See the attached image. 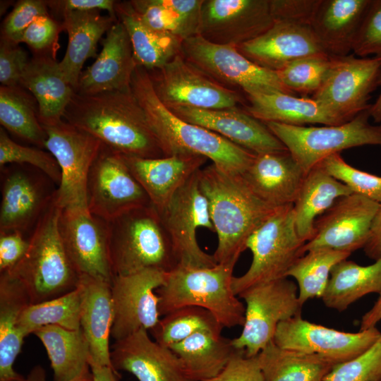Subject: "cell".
Wrapping results in <instances>:
<instances>
[{
	"mask_svg": "<svg viewBox=\"0 0 381 381\" xmlns=\"http://www.w3.org/2000/svg\"><path fill=\"white\" fill-rule=\"evenodd\" d=\"M63 119L121 155L165 157L131 87L90 95L75 92Z\"/></svg>",
	"mask_w": 381,
	"mask_h": 381,
	"instance_id": "6da1fadb",
	"label": "cell"
},
{
	"mask_svg": "<svg viewBox=\"0 0 381 381\" xmlns=\"http://www.w3.org/2000/svg\"><path fill=\"white\" fill-rule=\"evenodd\" d=\"M131 87L165 157L200 155L222 170L236 174L243 173L252 163L255 156L253 152L173 114L155 94L145 68L137 66Z\"/></svg>",
	"mask_w": 381,
	"mask_h": 381,
	"instance_id": "7a4b0ae2",
	"label": "cell"
},
{
	"mask_svg": "<svg viewBox=\"0 0 381 381\" xmlns=\"http://www.w3.org/2000/svg\"><path fill=\"white\" fill-rule=\"evenodd\" d=\"M198 178L217 235L213 254L217 263L238 258L250 235L278 208L258 198L241 174L225 171L214 164L201 168Z\"/></svg>",
	"mask_w": 381,
	"mask_h": 381,
	"instance_id": "3957f363",
	"label": "cell"
},
{
	"mask_svg": "<svg viewBox=\"0 0 381 381\" xmlns=\"http://www.w3.org/2000/svg\"><path fill=\"white\" fill-rule=\"evenodd\" d=\"M238 259L208 267L178 264L167 272L164 284L156 291L161 316L180 308L195 306L209 310L223 327L243 326L245 306L232 289Z\"/></svg>",
	"mask_w": 381,
	"mask_h": 381,
	"instance_id": "277c9868",
	"label": "cell"
},
{
	"mask_svg": "<svg viewBox=\"0 0 381 381\" xmlns=\"http://www.w3.org/2000/svg\"><path fill=\"white\" fill-rule=\"evenodd\" d=\"M61 210L54 197L32 231L25 255L7 272L23 285L30 304L70 293L80 282V276L70 260L60 234Z\"/></svg>",
	"mask_w": 381,
	"mask_h": 381,
	"instance_id": "5b68a950",
	"label": "cell"
},
{
	"mask_svg": "<svg viewBox=\"0 0 381 381\" xmlns=\"http://www.w3.org/2000/svg\"><path fill=\"white\" fill-rule=\"evenodd\" d=\"M108 225L114 277L150 269L169 272L179 264L161 215L152 204L128 211Z\"/></svg>",
	"mask_w": 381,
	"mask_h": 381,
	"instance_id": "8992f818",
	"label": "cell"
},
{
	"mask_svg": "<svg viewBox=\"0 0 381 381\" xmlns=\"http://www.w3.org/2000/svg\"><path fill=\"white\" fill-rule=\"evenodd\" d=\"M296 231L294 205L277 210L249 237L246 248L253 255L246 273L234 277L232 289L236 295L262 283L287 278V272L303 256L304 245Z\"/></svg>",
	"mask_w": 381,
	"mask_h": 381,
	"instance_id": "52a82bcc",
	"label": "cell"
},
{
	"mask_svg": "<svg viewBox=\"0 0 381 381\" xmlns=\"http://www.w3.org/2000/svg\"><path fill=\"white\" fill-rule=\"evenodd\" d=\"M370 109L339 125L306 127L272 121L264 123L307 174L323 159L341 150L368 145L381 146V125L369 123Z\"/></svg>",
	"mask_w": 381,
	"mask_h": 381,
	"instance_id": "ba28073f",
	"label": "cell"
},
{
	"mask_svg": "<svg viewBox=\"0 0 381 381\" xmlns=\"http://www.w3.org/2000/svg\"><path fill=\"white\" fill-rule=\"evenodd\" d=\"M181 54L210 78L222 85L238 87L247 96L274 92L295 95L275 71L253 63L236 47L214 44L198 35L183 40Z\"/></svg>",
	"mask_w": 381,
	"mask_h": 381,
	"instance_id": "9c48e42d",
	"label": "cell"
},
{
	"mask_svg": "<svg viewBox=\"0 0 381 381\" xmlns=\"http://www.w3.org/2000/svg\"><path fill=\"white\" fill-rule=\"evenodd\" d=\"M246 303L240 335L231 339L236 349L257 356L273 341L278 325L301 315L297 285L284 278L251 286L238 295Z\"/></svg>",
	"mask_w": 381,
	"mask_h": 381,
	"instance_id": "30bf717a",
	"label": "cell"
},
{
	"mask_svg": "<svg viewBox=\"0 0 381 381\" xmlns=\"http://www.w3.org/2000/svg\"><path fill=\"white\" fill-rule=\"evenodd\" d=\"M43 127L47 135L45 147L54 157L61 170L56 203L61 210H88L87 176L102 143L64 120Z\"/></svg>",
	"mask_w": 381,
	"mask_h": 381,
	"instance_id": "8fae6325",
	"label": "cell"
},
{
	"mask_svg": "<svg viewBox=\"0 0 381 381\" xmlns=\"http://www.w3.org/2000/svg\"><path fill=\"white\" fill-rule=\"evenodd\" d=\"M86 195L88 211L107 222L151 205L121 155L103 144L90 167Z\"/></svg>",
	"mask_w": 381,
	"mask_h": 381,
	"instance_id": "7c38bea8",
	"label": "cell"
},
{
	"mask_svg": "<svg viewBox=\"0 0 381 381\" xmlns=\"http://www.w3.org/2000/svg\"><path fill=\"white\" fill-rule=\"evenodd\" d=\"M381 85V57H333L332 66L312 99L348 122L369 109L370 94Z\"/></svg>",
	"mask_w": 381,
	"mask_h": 381,
	"instance_id": "4fadbf2b",
	"label": "cell"
},
{
	"mask_svg": "<svg viewBox=\"0 0 381 381\" xmlns=\"http://www.w3.org/2000/svg\"><path fill=\"white\" fill-rule=\"evenodd\" d=\"M155 94L167 107L204 109L236 107L241 97L188 62L181 53L160 68L147 71Z\"/></svg>",
	"mask_w": 381,
	"mask_h": 381,
	"instance_id": "5bb4252c",
	"label": "cell"
},
{
	"mask_svg": "<svg viewBox=\"0 0 381 381\" xmlns=\"http://www.w3.org/2000/svg\"><path fill=\"white\" fill-rule=\"evenodd\" d=\"M198 171L176 191L160 215L179 264L208 267L217 263L213 255L201 249L196 231L200 227L214 232V229L207 200L199 186Z\"/></svg>",
	"mask_w": 381,
	"mask_h": 381,
	"instance_id": "9a60e30c",
	"label": "cell"
},
{
	"mask_svg": "<svg viewBox=\"0 0 381 381\" xmlns=\"http://www.w3.org/2000/svg\"><path fill=\"white\" fill-rule=\"evenodd\" d=\"M29 167H1L0 233L25 234L33 230L55 197L57 189L49 184L53 181L42 171L36 173L39 169Z\"/></svg>",
	"mask_w": 381,
	"mask_h": 381,
	"instance_id": "2e32d148",
	"label": "cell"
},
{
	"mask_svg": "<svg viewBox=\"0 0 381 381\" xmlns=\"http://www.w3.org/2000/svg\"><path fill=\"white\" fill-rule=\"evenodd\" d=\"M380 336L375 327L346 332L310 322L298 315L278 325L273 341L280 348L318 354L339 363L361 354Z\"/></svg>",
	"mask_w": 381,
	"mask_h": 381,
	"instance_id": "e0dca14e",
	"label": "cell"
},
{
	"mask_svg": "<svg viewBox=\"0 0 381 381\" xmlns=\"http://www.w3.org/2000/svg\"><path fill=\"white\" fill-rule=\"evenodd\" d=\"M167 272L145 270L114 276L111 284L114 320L111 337L121 339L141 329L152 330L160 320L157 289L164 284Z\"/></svg>",
	"mask_w": 381,
	"mask_h": 381,
	"instance_id": "ac0fdd59",
	"label": "cell"
},
{
	"mask_svg": "<svg viewBox=\"0 0 381 381\" xmlns=\"http://www.w3.org/2000/svg\"><path fill=\"white\" fill-rule=\"evenodd\" d=\"M380 206L356 193L337 199L315 219L313 236L305 243L304 252L325 248L351 253L364 248Z\"/></svg>",
	"mask_w": 381,
	"mask_h": 381,
	"instance_id": "d6986e66",
	"label": "cell"
},
{
	"mask_svg": "<svg viewBox=\"0 0 381 381\" xmlns=\"http://www.w3.org/2000/svg\"><path fill=\"white\" fill-rule=\"evenodd\" d=\"M273 23L270 0H204L198 35L214 44L237 47Z\"/></svg>",
	"mask_w": 381,
	"mask_h": 381,
	"instance_id": "ffe728a7",
	"label": "cell"
},
{
	"mask_svg": "<svg viewBox=\"0 0 381 381\" xmlns=\"http://www.w3.org/2000/svg\"><path fill=\"white\" fill-rule=\"evenodd\" d=\"M59 228L66 253L79 275L111 283L108 222L87 210L64 209Z\"/></svg>",
	"mask_w": 381,
	"mask_h": 381,
	"instance_id": "44dd1931",
	"label": "cell"
},
{
	"mask_svg": "<svg viewBox=\"0 0 381 381\" xmlns=\"http://www.w3.org/2000/svg\"><path fill=\"white\" fill-rule=\"evenodd\" d=\"M181 119L210 130L255 155L288 150L266 125L239 108L167 107Z\"/></svg>",
	"mask_w": 381,
	"mask_h": 381,
	"instance_id": "7402d4cb",
	"label": "cell"
},
{
	"mask_svg": "<svg viewBox=\"0 0 381 381\" xmlns=\"http://www.w3.org/2000/svg\"><path fill=\"white\" fill-rule=\"evenodd\" d=\"M110 358L116 372L126 371L138 381H194L172 350L151 339L144 329L115 341Z\"/></svg>",
	"mask_w": 381,
	"mask_h": 381,
	"instance_id": "603a6c76",
	"label": "cell"
},
{
	"mask_svg": "<svg viewBox=\"0 0 381 381\" xmlns=\"http://www.w3.org/2000/svg\"><path fill=\"white\" fill-rule=\"evenodd\" d=\"M236 48L253 63L275 72L299 59L325 54L309 24L286 21H274L265 32Z\"/></svg>",
	"mask_w": 381,
	"mask_h": 381,
	"instance_id": "cb8c5ba5",
	"label": "cell"
},
{
	"mask_svg": "<svg viewBox=\"0 0 381 381\" xmlns=\"http://www.w3.org/2000/svg\"><path fill=\"white\" fill-rule=\"evenodd\" d=\"M95 61L80 73L75 92L90 95L108 91L131 90L137 67L128 34L119 20L102 40Z\"/></svg>",
	"mask_w": 381,
	"mask_h": 381,
	"instance_id": "d4e9b609",
	"label": "cell"
},
{
	"mask_svg": "<svg viewBox=\"0 0 381 381\" xmlns=\"http://www.w3.org/2000/svg\"><path fill=\"white\" fill-rule=\"evenodd\" d=\"M151 204L161 214L176 191L208 159L191 154H177L160 158H143L121 155Z\"/></svg>",
	"mask_w": 381,
	"mask_h": 381,
	"instance_id": "484cf974",
	"label": "cell"
},
{
	"mask_svg": "<svg viewBox=\"0 0 381 381\" xmlns=\"http://www.w3.org/2000/svg\"><path fill=\"white\" fill-rule=\"evenodd\" d=\"M306 173L289 150L255 155L241 174L252 192L274 208L294 205Z\"/></svg>",
	"mask_w": 381,
	"mask_h": 381,
	"instance_id": "4316f807",
	"label": "cell"
},
{
	"mask_svg": "<svg viewBox=\"0 0 381 381\" xmlns=\"http://www.w3.org/2000/svg\"><path fill=\"white\" fill-rule=\"evenodd\" d=\"M372 0H320L310 27L322 48L332 57L352 52L353 43Z\"/></svg>",
	"mask_w": 381,
	"mask_h": 381,
	"instance_id": "83f0119b",
	"label": "cell"
},
{
	"mask_svg": "<svg viewBox=\"0 0 381 381\" xmlns=\"http://www.w3.org/2000/svg\"><path fill=\"white\" fill-rule=\"evenodd\" d=\"M111 284L82 275L79 286L82 298L80 329L89 344L90 361L113 368L109 346L114 320Z\"/></svg>",
	"mask_w": 381,
	"mask_h": 381,
	"instance_id": "f1b7e54d",
	"label": "cell"
},
{
	"mask_svg": "<svg viewBox=\"0 0 381 381\" xmlns=\"http://www.w3.org/2000/svg\"><path fill=\"white\" fill-rule=\"evenodd\" d=\"M61 17L68 42L59 67L64 78L75 90L85 62L97 56L99 40L118 19L102 15L100 10L68 11Z\"/></svg>",
	"mask_w": 381,
	"mask_h": 381,
	"instance_id": "f546056e",
	"label": "cell"
},
{
	"mask_svg": "<svg viewBox=\"0 0 381 381\" xmlns=\"http://www.w3.org/2000/svg\"><path fill=\"white\" fill-rule=\"evenodd\" d=\"M19 85L37 100L38 118L42 126H54L64 120L75 90L64 78L56 59L34 56L25 67Z\"/></svg>",
	"mask_w": 381,
	"mask_h": 381,
	"instance_id": "4dcf8cb0",
	"label": "cell"
},
{
	"mask_svg": "<svg viewBox=\"0 0 381 381\" xmlns=\"http://www.w3.org/2000/svg\"><path fill=\"white\" fill-rule=\"evenodd\" d=\"M30 304L21 282L7 272L0 274V381H27L14 370L25 336L19 327L23 311Z\"/></svg>",
	"mask_w": 381,
	"mask_h": 381,
	"instance_id": "1f68e13d",
	"label": "cell"
},
{
	"mask_svg": "<svg viewBox=\"0 0 381 381\" xmlns=\"http://www.w3.org/2000/svg\"><path fill=\"white\" fill-rule=\"evenodd\" d=\"M32 334L45 348L54 381H92L90 347L81 329L47 325Z\"/></svg>",
	"mask_w": 381,
	"mask_h": 381,
	"instance_id": "d6a6232c",
	"label": "cell"
},
{
	"mask_svg": "<svg viewBox=\"0 0 381 381\" xmlns=\"http://www.w3.org/2000/svg\"><path fill=\"white\" fill-rule=\"evenodd\" d=\"M248 99L249 104L246 106L245 111L263 123L272 121L291 126H333L346 123L312 98L274 92L248 96Z\"/></svg>",
	"mask_w": 381,
	"mask_h": 381,
	"instance_id": "836d02e7",
	"label": "cell"
},
{
	"mask_svg": "<svg viewBox=\"0 0 381 381\" xmlns=\"http://www.w3.org/2000/svg\"><path fill=\"white\" fill-rule=\"evenodd\" d=\"M115 13L128 34L137 66L158 69L181 53L183 40L147 25L129 1H116Z\"/></svg>",
	"mask_w": 381,
	"mask_h": 381,
	"instance_id": "e575fe53",
	"label": "cell"
},
{
	"mask_svg": "<svg viewBox=\"0 0 381 381\" xmlns=\"http://www.w3.org/2000/svg\"><path fill=\"white\" fill-rule=\"evenodd\" d=\"M350 188L329 175L320 164L306 174L294 203L295 224L304 242L313 236L315 219L329 209L335 201L352 194Z\"/></svg>",
	"mask_w": 381,
	"mask_h": 381,
	"instance_id": "d590c367",
	"label": "cell"
},
{
	"mask_svg": "<svg viewBox=\"0 0 381 381\" xmlns=\"http://www.w3.org/2000/svg\"><path fill=\"white\" fill-rule=\"evenodd\" d=\"M169 349L194 381H205L217 376L237 350L231 339L207 331L197 332Z\"/></svg>",
	"mask_w": 381,
	"mask_h": 381,
	"instance_id": "8d00e7d4",
	"label": "cell"
},
{
	"mask_svg": "<svg viewBox=\"0 0 381 381\" xmlns=\"http://www.w3.org/2000/svg\"><path fill=\"white\" fill-rule=\"evenodd\" d=\"M380 292L381 258L367 266L346 259L332 267L321 298L327 307L344 311L363 296Z\"/></svg>",
	"mask_w": 381,
	"mask_h": 381,
	"instance_id": "74e56055",
	"label": "cell"
},
{
	"mask_svg": "<svg viewBox=\"0 0 381 381\" xmlns=\"http://www.w3.org/2000/svg\"><path fill=\"white\" fill-rule=\"evenodd\" d=\"M257 358L263 381H323L337 364L318 354L280 348L273 341Z\"/></svg>",
	"mask_w": 381,
	"mask_h": 381,
	"instance_id": "f35d334b",
	"label": "cell"
},
{
	"mask_svg": "<svg viewBox=\"0 0 381 381\" xmlns=\"http://www.w3.org/2000/svg\"><path fill=\"white\" fill-rule=\"evenodd\" d=\"M204 0H131L140 19L151 28L183 40L199 33Z\"/></svg>",
	"mask_w": 381,
	"mask_h": 381,
	"instance_id": "ab89813d",
	"label": "cell"
},
{
	"mask_svg": "<svg viewBox=\"0 0 381 381\" xmlns=\"http://www.w3.org/2000/svg\"><path fill=\"white\" fill-rule=\"evenodd\" d=\"M0 123L18 137L39 148H46L47 135L39 121L37 100L20 85H1Z\"/></svg>",
	"mask_w": 381,
	"mask_h": 381,
	"instance_id": "60d3db41",
	"label": "cell"
},
{
	"mask_svg": "<svg viewBox=\"0 0 381 381\" xmlns=\"http://www.w3.org/2000/svg\"><path fill=\"white\" fill-rule=\"evenodd\" d=\"M81 289L36 304H30L22 313L19 327L27 337L44 326L55 325L67 329H80Z\"/></svg>",
	"mask_w": 381,
	"mask_h": 381,
	"instance_id": "b9f144b4",
	"label": "cell"
},
{
	"mask_svg": "<svg viewBox=\"0 0 381 381\" xmlns=\"http://www.w3.org/2000/svg\"><path fill=\"white\" fill-rule=\"evenodd\" d=\"M350 255L322 248L308 251L296 261L286 276L297 282L298 299L302 306L309 299L322 298L332 267Z\"/></svg>",
	"mask_w": 381,
	"mask_h": 381,
	"instance_id": "7bdbcfd3",
	"label": "cell"
},
{
	"mask_svg": "<svg viewBox=\"0 0 381 381\" xmlns=\"http://www.w3.org/2000/svg\"><path fill=\"white\" fill-rule=\"evenodd\" d=\"M223 328L209 310L186 306L163 315L150 332L157 343L169 348L197 332L207 331L221 334Z\"/></svg>",
	"mask_w": 381,
	"mask_h": 381,
	"instance_id": "ee69618b",
	"label": "cell"
},
{
	"mask_svg": "<svg viewBox=\"0 0 381 381\" xmlns=\"http://www.w3.org/2000/svg\"><path fill=\"white\" fill-rule=\"evenodd\" d=\"M332 61L333 57L326 54H315L296 60L276 73L294 94L313 95L324 82Z\"/></svg>",
	"mask_w": 381,
	"mask_h": 381,
	"instance_id": "f6af8a7d",
	"label": "cell"
},
{
	"mask_svg": "<svg viewBox=\"0 0 381 381\" xmlns=\"http://www.w3.org/2000/svg\"><path fill=\"white\" fill-rule=\"evenodd\" d=\"M8 164L33 167L48 176L56 185L61 181V170L54 157L39 147L21 145L9 138L3 127L0 128V166Z\"/></svg>",
	"mask_w": 381,
	"mask_h": 381,
	"instance_id": "bcb514c9",
	"label": "cell"
},
{
	"mask_svg": "<svg viewBox=\"0 0 381 381\" xmlns=\"http://www.w3.org/2000/svg\"><path fill=\"white\" fill-rule=\"evenodd\" d=\"M329 175L358 194L381 205V177L357 169L347 164L339 153L318 163Z\"/></svg>",
	"mask_w": 381,
	"mask_h": 381,
	"instance_id": "7dc6e473",
	"label": "cell"
},
{
	"mask_svg": "<svg viewBox=\"0 0 381 381\" xmlns=\"http://www.w3.org/2000/svg\"><path fill=\"white\" fill-rule=\"evenodd\" d=\"M381 378V336L358 356L335 364L323 381H377Z\"/></svg>",
	"mask_w": 381,
	"mask_h": 381,
	"instance_id": "c3c4849f",
	"label": "cell"
},
{
	"mask_svg": "<svg viewBox=\"0 0 381 381\" xmlns=\"http://www.w3.org/2000/svg\"><path fill=\"white\" fill-rule=\"evenodd\" d=\"M64 30L61 22L49 13L36 18L24 31L20 42L25 43L35 53L34 56H49L56 59L59 47L58 40Z\"/></svg>",
	"mask_w": 381,
	"mask_h": 381,
	"instance_id": "681fc988",
	"label": "cell"
},
{
	"mask_svg": "<svg viewBox=\"0 0 381 381\" xmlns=\"http://www.w3.org/2000/svg\"><path fill=\"white\" fill-rule=\"evenodd\" d=\"M46 1L20 0L4 20L1 37L20 44L26 28L38 17L48 14Z\"/></svg>",
	"mask_w": 381,
	"mask_h": 381,
	"instance_id": "f907efd6",
	"label": "cell"
},
{
	"mask_svg": "<svg viewBox=\"0 0 381 381\" xmlns=\"http://www.w3.org/2000/svg\"><path fill=\"white\" fill-rule=\"evenodd\" d=\"M381 49V0H372L355 39L352 52L365 57Z\"/></svg>",
	"mask_w": 381,
	"mask_h": 381,
	"instance_id": "816d5d0a",
	"label": "cell"
},
{
	"mask_svg": "<svg viewBox=\"0 0 381 381\" xmlns=\"http://www.w3.org/2000/svg\"><path fill=\"white\" fill-rule=\"evenodd\" d=\"M30 59L19 44L1 37L0 83L3 86H17Z\"/></svg>",
	"mask_w": 381,
	"mask_h": 381,
	"instance_id": "f5cc1de1",
	"label": "cell"
},
{
	"mask_svg": "<svg viewBox=\"0 0 381 381\" xmlns=\"http://www.w3.org/2000/svg\"><path fill=\"white\" fill-rule=\"evenodd\" d=\"M205 381H263L257 356H248L242 350L236 353L225 368L215 377Z\"/></svg>",
	"mask_w": 381,
	"mask_h": 381,
	"instance_id": "db71d44e",
	"label": "cell"
},
{
	"mask_svg": "<svg viewBox=\"0 0 381 381\" xmlns=\"http://www.w3.org/2000/svg\"><path fill=\"white\" fill-rule=\"evenodd\" d=\"M320 0H270L274 21L305 23L310 25Z\"/></svg>",
	"mask_w": 381,
	"mask_h": 381,
	"instance_id": "11a10c76",
	"label": "cell"
},
{
	"mask_svg": "<svg viewBox=\"0 0 381 381\" xmlns=\"http://www.w3.org/2000/svg\"><path fill=\"white\" fill-rule=\"evenodd\" d=\"M29 238L20 232L0 233V273L12 270L23 258Z\"/></svg>",
	"mask_w": 381,
	"mask_h": 381,
	"instance_id": "9f6ffc18",
	"label": "cell"
},
{
	"mask_svg": "<svg viewBox=\"0 0 381 381\" xmlns=\"http://www.w3.org/2000/svg\"><path fill=\"white\" fill-rule=\"evenodd\" d=\"M116 1L113 0L46 1L49 9L60 16L66 12L73 11L105 10L110 16L117 18L115 13Z\"/></svg>",
	"mask_w": 381,
	"mask_h": 381,
	"instance_id": "6f0895ef",
	"label": "cell"
},
{
	"mask_svg": "<svg viewBox=\"0 0 381 381\" xmlns=\"http://www.w3.org/2000/svg\"><path fill=\"white\" fill-rule=\"evenodd\" d=\"M364 250L365 254L375 260L381 258V206L373 222L370 237Z\"/></svg>",
	"mask_w": 381,
	"mask_h": 381,
	"instance_id": "680465c9",
	"label": "cell"
},
{
	"mask_svg": "<svg viewBox=\"0 0 381 381\" xmlns=\"http://www.w3.org/2000/svg\"><path fill=\"white\" fill-rule=\"evenodd\" d=\"M381 320V292L373 306L365 313L361 320L360 330L375 327Z\"/></svg>",
	"mask_w": 381,
	"mask_h": 381,
	"instance_id": "91938a15",
	"label": "cell"
},
{
	"mask_svg": "<svg viewBox=\"0 0 381 381\" xmlns=\"http://www.w3.org/2000/svg\"><path fill=\"white\" fill-rule=\"evenodd\" d=\"M92 381H118L119 373L113 368L90 361Z\"/></svg>",
	"mask_w": 381,
	"mask_h": 381,
	"instance_id": "94428289",
	"label": "cell"
},
{
	"mask_svg": "<svg viewBox=\"0 0 381 381\" xmlns=\"http://www.w3.org/2000/svg\"><path fill=\"white\" fill-rule=\"evenodd\" d=\"M370 117L373 119L375 122L381 121V91L375 102L371 105L370 109Z\"/></svg>",
	"mask_w": 381,
	"mask_h": 381,
	"instance_id": "6125c7cd",
	"label": "cell"
},
{
	"mask_svg": "<svg viewBox=\"0 0 381 381\" xmlns=\"http://www.w3.org/2000/svg\"><path fill=\"white\" fill-rule=\"evenodd\" d=\"M375 56L381 57V49L377 51L375 54Z\"/></svg>",
	"mask_w": 381,
	"mask_h": 381,
	"instance_id": "be15d7a7",
	"label": "cell"
},
{
	"mask_svg": "<svg viewBox=\"0 0 381 381\" xmlns=\"http://www.w3.org/2000/svg\"><path fill=\"white\" fill-rule=\"evenodd\" d=\"M377 381H381V378L380 380H378Z\"/></svg>",
	"mask_w": 381,
	"mask_h": 381,
	"instance_id": "e7e4bbea",
	"label": "cell"
}]
</instances>
